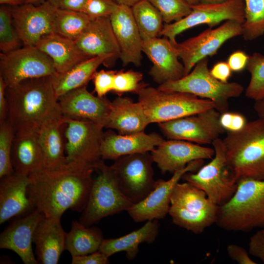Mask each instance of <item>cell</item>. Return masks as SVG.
<instances>
[{
	"label": "cell",
	"mask_w": 264,
	"mask_h": 264,
	"mask_svg": "<svg viewBox=\"0 0 264 264\" xmlns=\"http://www.w3.org/2000/svg\"><path fill=\"white\" fill-rule=\"evenodd\" d=\"M94 170L69 164L55 171L43 169L29 176L28 197L35 209L47 218L61 220L67 209L82 212L88 200Z\"/></svg>",
	"instance_id": "obj_1"
},
{
	"label": "cell",
	"mask_w": 264,
	"mask_h": 264,
	"mask_svg": "<svg viewBox=\"0 0 264 264\" xmlns=\"http://www.w3.org/2000/svg\"><path fill=\"white\" fill-rule=\"evenodd\" d=\"M8 120L15 134L37 132L48 121L64 117L51 76L25 80L7 87Z\"/></svg>",
	"instance_id": "obj_2"
},
{
	"label": "cell",
	"mask_w": 264,
	"mask_h": 264,
	"mask_svg": "<svg viewBox=\"0 0 264 264\" xmlns=\"http://www.w3.org/2000/svg\"><path fill=\"white\" fill-rule=\"evenodd\" d=\"M222 140L228 168L238 181L264 180V121L247 122L242 129L227 132Z\"/></svg>",
	"instance_id": "obj_3"
},
{
	"label": "cell",
	"mask_w": 264,
	"mask_h": 264,
	"mask_svg": "<svg viewBox=\"0 0 264 264\" xmlns=\"http://www.w3.org/2000/svg\"><path fill=\"white\" fill-rule=\"evenodd\" d=\"M216 223L230 232L264 228V180H239L232 197L219 206Z\"/></svg>",
	"instance_id": "obj_4"
},
{
	"label": "cell",
	"mask_w": 264,
	"mask_h": 264,
	"mask_svg": "<svg viewBox=\"0 0 264 264\" xmlns=\"http://www.w3.org/2000/svg\"><path fill=\"white\" fill-rule=\"evenodd\" d=\"M219 206L202 190L185 181L174 188L169 214L175 225L195 234L216 223Z\"/></svg>",
	"instance_id": "obj_5"
},
{
	"label": "cell",
	"mask_w": 264,
	"mask_h": 264,
	"mask_svg": "<svg viewBox=\"0 0 264 264\" xmlns=\"http://www.w3.org/2000/svg\"><path fill=\"white\" fill-rule=\"evenodd\" d=\"M157 88L163 91L186 92L210 100L220 114L228 111L229 100L239 97L244 90L239 83L222 82L214 77L208 67V57L198 61L186 75L160 85Z\"/></svg>",
	"instance_id": "obj_6"
},
{
	"label": "cell",
	"mask_w": 264,
	"mask_h": 264,
	"mask_svg": "<svg viewBox=\"0 0 264 264\" xmlns=\"http://www.w3.org/2000/svg\"><path fill=\"white\" fill-rule=\"evenodd\" d=\"M138 94L150 123H162L215 108L213 102L193 94L179 91H167L147 86Z\"/></svg>",
	"instance_id": "obj_7"
},
{
	"label": "cell",
	"mask_w": 264,
	"mask_h": 264,
	"mask_svg": "<svg viewBox=\"0 0 264 264\" xmlns=\"http://www.w3.org/2000/svg\"><path fill=\"white\" fill-rule=\"evenodd\" d=\"M95 170L98 175L93 179L87 204L79 220L87 227L106 217L127 211L133 205L120 189L110 166L101 159Z\"/></svg>",
	"instance_id": "obj_8"
},
{
	"label": "cell",
	"mask_w": 264,
	"mask_h": 264,
	"mask_svg": "<svg viewBox=\"0 0 264 264\" xmlns=\"http://www.w3.org/2000/svg\"><path fill=\"white\" fill-rule=\"evenodd\" d=\"M212 144L215 154L211 161L197 172L185 173L181 179L203 191L213 203L220 206L234 195L238 181L228 167L222 140L218 138Z\"/></svg>",
	"instance_id": "obj_9"
},
{
	"label": "cell",
	"mask_w": 264,
	"mask_h": 264,
	"mask_svg": "<svg viewBox=\"0 0 264 264\" xmlns=\"http://www.w3.org/2000/svg\"><path fill=\"white\" fill-rule=\"evenodd\" d=\"M65 118L67 164L95 170L102 159L100 148L104 127L87 119Z\"/></svg>",
	"instance_id": "obj_10"
},
{
	"label": "cell",
	"mask_w": 264,
	"mask_h": 264,
	"mask_svg": "<svg viewBox=\"0 0 264 264\" xmlns=\"http://www.w3.org/2000/svg\"><path fill=\"white\" fill-rule=\"evenodd\" d=\"M153 162L147 152L121 156L110 166L120 189L133 204L145 198L155 186Z\"/></svg>",
	"instance_id": "obj_11"
},
{
	"label": "cell",
	"mask_w": 264,
	"mask_h": 264,
	"mask_svg": "<svg viewBox=\"0 0 264 264\" xmlns=\"http://www.w3.org/2000/svg\"><path fill=\"white\" fill-rule=\"evenodd\" d=\"M191 7V12L181 20L164 24L159 36L168 38L176 45V36L194 26L207 24L213 28L223 21H234L242 23L244 21L243 0H228L219 3L200 2Z\"/></svg>",
	"instance_id": "obj_12"
},
{
	"label": "cell",
	"mask_w": 264,
	"mask_h": 264,
	"mask_svg": "<svg viewBox=\"0 0 264 264\" xmlns=\"http://www.w3.org/2000/svg\"><path fill=\"white\" fill-rule=\"evenodd\" d=\"M56 72L51 59L35 46H23L0 54V76L7 87L26 79L51 76Z\"/></svg>",
	"instance_id": "obj_13"
},
{
	"label": "cell",
	"mask_w": 264,
	"mask_h": 264,
	"mask_svg": "<svg viewBox=\"0 0 264 264\" xmlns=\"http://www.w3.org/2000/svg\"><path fill=\"white\" fill-rule=\"evenodd\" d=\"M220 113L215 108L158 123L169 139L182 140L199 145L210 144L226 131L220 123Z\"/></svg>",
	"instance_id": "obj_14"
},
{
	"label": "cell",
	"mask_w": 264,
	"mask_h": 264,
	"mask_svg": "<svg viewBox=\"0 0 264 264\" xmlns=\"http://www.w3.org/2000/svg\"><path fill=\"white\" fill-rule=\"evenodd\" d=\"M242 24L237 21H227L216 28H209L197 36L177 43L176 47L184 66V76L198 61L215 55L225 42L242 36Z\"/></svg>",
	"instance_id": "obj_15"
},
{
	"label": "cell",
	"mask_w": 264,
	"mask_h": 264,
	"mask_svg": "<svg viewBox=\"0 0 264 264\" xmlns=\"http://www.w3.org/2000/svg\"><path fill=\"white\" fill-rule=\"evenodd\" d=\"M204 160H196L173 173L168 180L158 179L154 190L142 200L133 204L127 211L131 218L136 222L164 218L169 214L171 197L176 184L184 174L196 172L201 167Z\"/></svg>",
	"instance_id": "obj_16"
},
{
	"label": "cell",
	"mask_w": 264,
	"mask_h": 264,
	"mask_svg": "<svg viewBox=\"0 0 264 264\" xmlns=\"http://www.w3.org/2000/svg\"><path fill=\"white\" fill-rule=\"evenodd\" d=\"M10 8L13 25L23 46H36L43 37L53 33L57 8L48 1L38 5L25 3Z\"/></svg>",
	"instance_id": "obj_17"
},
{
	"label": "cell",
	"mask_w": 264,
	"mask_h": 264,
	"mask_svg": "<svg viewBox=\"0 0 264 264\" xmlns=\"http://www.w3.org/2000/svg\"><path fill=\"white\" fill-rule=\"evenodd\" d=\"M78 47L88 57L105 59L103 65L113 67L120 59V50L110 17L91 20L79 37L75 41Z\"/></svg>",
	"instance_id": "obj_18"
},
{
	"label": "cell",
	"mask_w": 264,
	"mask_h": 264,
	"mask_svg": "<svg viewBox=\"0 0 264 264\" xmlns=\"http://www.w3.org/2000/svg\"><path fill=\"white\" fill-rule=\"evenodd\" d=\"M142 52L153 64L149 74L159 85L184 76L176 46L166 37L143 40Z\"/></svg>",
	"instance_id": "obj_19"
},
{
	"label": "cell",
	"mask_w": 264,
	"mask_h": 264,
	"mask_svg": "<svg viewBox=\"0 0 264 264\" xmlns=\"http://www.w3.org/2000/svg\"><path fill=\"white\" fill-rule=\"evenodd\" d=\"M151 154L162 174H173L194 160L212 159L215 151L191 142L169 139L156 147Z\"/></svg>",
	"instance_id": "obj_20"
},
{
	"label": "cell",
	"mask_w": 264,
	"mask_h": 264,
	"mask_svg": "<svg viewBox=\"0 0 264 264\" xmlns=\"http://www.w3.org/2000/svg\"><path fill=\"white\" fill-rule=\"evenodd\" d=\"M58 101L64 117L88 120L105 128L111 102L106 97L94 96L84 86L60 96Z\"/></svg>",
	"instance_id": "obj_21"
},
{
	"label": "cell",
	"mask_w": 264,
	"mask_h": 264,
	"mask_svg": "<svg viewBox=\"0 0 264 264\" xmlns=\"http://www.w3.org/2000/svg\"><path fill=\"white\" fill-rule=\"evenodd\" d=\"M112 28L118 42L122 65L135 66L141 65L143 39L135 22L131 7L118 4L110 17Z\"/></svg>",
	"instance_id": "obj_22"
},
{
	"label": "cell",
	"mask_w": 264,
	"mask_h": 264,
	"mask_svg": "<svg viewBox=\"0 0 264 264\" xmlns=\"http://www.w3.org/2000/svg\"><path fill=\"white\" fill-rule=\"evenodd\" d=\"M45 217L35 209L15 220L0 235V248L15 252L24 264H39L32 247L33 237L39 222Z\"/></svg>",
	"instance_id": "obj_23"
},
{
	"label": "cell",
	"mask_w": 264,
	"mask_h": 264,
	"mask_svg": "<svg viewBox=\"0 0 264 264\" xmlns=\"http://www.w3.org/2000/svg\"><path fill=\"white\" fill-rule=\"evenodd\" d=\"M165 139L158 133L143 132L117 134L111 130L104 132L100 153L102 159L115 160L121 156L153 151Z\"/></svg>",
	"instance_id": "obj_24"
},
{
	"label": "cell",
	"mask_w": 264,
	"mask_h": 264,
	"mask_svg": "<svg viewBox=\"0 0 264 264\" xmlns=\"http://www.w3.org/2000/svg\"><path fill=\"white\" fill-rule=\"evenodd\" d=\"M29 176L14 172L0 178V224L13 217L26 215L35 209L27 195Z\"/></svg>",
	"instance_id": "obj_25"
},
{
	"label": "cell",
	"mask_w": 264,
	"mask_h": 264,
	"mask_svg": "<svg viewBox=\"0 0 264 264\" xmlns=\"http://www.w3.org/2000/svg\"><path fill=\"white\" fill-rule=\"evenodd\" d=\"M66 234L61 220L44 217L39 222L33 237L39 264H58L62 252L65 250Z\"/></svg>",
	"instance_id": "obj_26"
},
{
	"label": "cell",
	"mask_w": 264,
	"mask_h": 264,
	"mask_svg": "<svg viewBox=\"0 0 264 264\" xmlns=\"http://www.w3.org/2000/svg\"><path fill=\"white\" fill-rule=\"evenodd\" d=\"M150 124L141 105L130 98L118 96L111 102L105 128L125 135L143 132Z\"/></svg>",
	"instance_id": "obj_27"
},
{
	"label": "cell",
	"mask_w": 264,
	"mask_h": 264,
	"mask_svg": "<svg viewBox=\"0 0 264 264\" xmlns=\"http://www.w3.org/2000/svg\"><path fill=\"white\" fill-rule=\"evenodd\" d=\"M66 118L51 120L37 132L43 156V169L55 171L67 164L65 154L64 130Z\"/></svg>",
	"instance_id": "obj_28"
},
{
	"label": "cell",
	"mask_w": 264,
	"mask_h": 264,
	"mask_svg": "<svg viewBox=\"0 0 264 264\" xmlns=\"http://www.w3.org/2000/svg\"><path fill=\"white\" fill-rule=\"evenodd\" d=\"M35 46L51 59L58 73L66 72L90 58L81 50L75 41L54 33L43 37Z\"/></svg>",
	"instance_id": "obj_29"
},
{
	"label": "cell",
	"mask_w": 264,
	"mask_h": 264,
	"mask_svg": "<svg viewBox=\"0 0 264 264\" xmlns=\"http://www.w3.org/2000/svg\"><path fill=\"white\" fill-rule=\"evenodd\" d=\"M158 220H148L141 228L122 237L104 239L99 248L108 257L124 251L129 260L135 259L139 252V244L154 242L159 233Z\"/></svg>",
	"instance_id": "obj_30"
},
{
	"label": "cell",
	"mask_w": 264,
	"mask_h": 264,
	"mask_svg": "<svg viewBox=\"0 0 264 264\" xmlns=\"http://www.w3.org/2000/svg\"><path fill=\"white\" fill-rule=\"evenodd\" d=\"M11 160L15 172L26 176L43 169V156L37 132L15 134Z\"/></svg>",
	"instance_id": "obj_31"
},
{
	"label": "cell",
	"mask_w": 264,
	"mask_h": 264,
	"mask_svg": "<svg viewBox=\"0 0 264 264\" xmlns=\"http://www.w3.org/2000/svg\"><path fill=\"white\" fill-rule=\"evenodd\" d=\"M105 60L104 58L101 57H91L66 72H56L52 74L51 80L57 97L59 98L70 91L86 86L97 68L101 64L103 65Z\"/></svg>",
	"instance_id": "obj_32"
},
{
	"label": "cell",
	"mask_w": 264,
	"mask_h": 264,
	"mask_svg": "<svg viewBox=\"0 0 264 264\" xmlns=\"http://www.w3.org/2000/svg\"><path fill=\"white\" fill-rule=\"evenodd\" d=\"M104 239L99 228L87 227L79 221L74 220L70 231L66 234L65 250L72 256L92 253L99 250Z\"/></svg>",
	"instance_id": "obj_33"
},
{
	"label": "cell",
	"mask_w": 264,
	"mask_h": 264,
	"mask_svg": "<svg viewBox=\"0 0 264 264\" xmlns=\"http://www.w3.org/2000/svg\"><path fill=\"white\" fill-rule=\"evenodd\" d=\"M131 8L143 40L159 36L164 26L163 21L160 13L148 0H141Z\"/></svg>",
	"instance_id": "obj_34"
},
{
	"label": "cell",
	"mask_w": 264,
	"mask_h": 264,
	"mask_svg": "<svg viewBox=\"0 0 264 264\" xmlns=\"http://www.w3.org/2000/svg\"><path fill=\"white\" fill-rule=\"evenodd\" d=\"M90 21L91 19L81 11L57 9L53 23V33L76 41Z\"/></svg>",
	"instance_id": "obj_35"
},
{
	"label": "cell",
	"mask_w": 264,
	"mask_h": 264,
	"mask_svg": "<svg viewBox=\"0 0 264 264\" xmlns=\"http://www.w3.org/2000/svg\"><path fill=\"white\" fill-rule=\"evenodd\" d=\"M244 21L242 34L246 41H252L264 35V0H243Z\"/></svg>",
	"instance_id": "obj_36"
},
{
	"label": "cell",
	"mask_w": 264,
	"mask_h": 264,
	"mask_svg": "<svg viewBox=\"0 0 264 264\" xmlns=\"http://www.w3.org/2000/svg\"><path fill=\"white\" fill-rule=\"evenodd\" d=\"M246 68L250 74L245 96L254 101L264 98V55L254 52L249 56Z\"/></svg>",
	"instance_id": "obj_37"
},
{
	"label": "cell",
	"mask_w": 264,
	"mask_h": 264,
	"mask_svg": "<svg viewBox=\"0 0 264 264\" xmlns=\"http://www.w3.org/2000/svg\"><path fill=\"white\" fill-rule=\"evenodd\" d=\"M22 43L13 25L10 6L0 7V50L6 53L21 47Z\"/></svg>",
	"instance_id": "obj_38"
},
{
	"label": "cell",
	"mask_w": 264,
	"mask_h": 264,
	"mask_svg": "<svg viewBox=\"0 0 264 264\" xmlns=\"http://www.w3.org/2000/svg\"><path fill=\"white\" fill-rule=\"evenodd\" d=\"M15 133L8 119L0 123V178L15 172L11 152Z\"/></svg>",
	"instance_id": "obj_39"
},
{
	"label": "cell",
	"mask_w": 264,
	"mask_h": 264,
	"mask_svg": "<svg viewBox=\"0 0 264 264\" xmlns=\"http://www.w3.org/2000/svg\"><path fill=\"white\" fill-rule=\"evenodd\" d=\"M148 0L160 13L165 24L177 22L192 11L191 5L184 0Z\"/></svg>",
	"instance_id": "obj_40"
},
{
	"label": "cell",
	"mask_w": 264,
	"mask_h": 264,
	"mask_svg": "<svg viewBox=\"0 0 264 264\" xmlns=\"http://www.w3.org/2000/svg\"><path fill=\"white\" fill-rule=\"evenodd\" d=\"M143 78L142 72L132 69L117 71L114 76L112 91L118 96L126 92L137 94L141 89L148 86L147 84L142 82Z\"/></svg>",
	"instance_id": "obj_41"
},
{
	"label": "cell",
	"mask_w": 264,
	"mask_h": 264,
	"mask_svg": "<svg viewBox=\"0 0 264 264\" xmlns=\"http://www.w3.org/2000/svg\"><path fill=\"white\" fill-rule=\"evenodd\" d=\"M118 5L112 0H85L81 12L91 20L110 17Z\"/></svg>",
	"instance_id": "obj_42"
},
{
	"label": "cell",
	"mask_w": 264,
	"mask_h": 264,
	"mask_svg": "<svg viewBox=\"0 0 264 264\" xmlns=\"http://www.w3.org/2000/svg\"><path fill=\"white\" fill-rule=\"evenodd\" d=\"M116 70H101L96 71L92 76L91 80L94 86V91L99 97H105L109 92L112 91L113 88L114 76Z\"/></svg>",
	"instance_id": "obj_43"
},
{
	"label": "cell",
	"mask_w": 264,
	"mask_h": 264,
	"mask_svg": "<svg viewBox=\"0 0 264 264\" xmlns=\"http://www.w3.org/2000/svg\"><path fill=\"white\" fill-rule=\"evenodd\" d=\"M220 123L226 132H237L243 128L247 123L242 114L234 112L226 111L220 114Z\"/></svg>",
	"instance_id": "obj_44"
},
{
	"label": "cell",
	"mask_w": 264,
	"mask_h": 264,
	"mask_svg": "<svg viewBox=\"0 0 264 264\" xmlns=\"http://www.w3.org/2000/svg\"><path fill=\"white\" fill-rule=\"evenodd\" d=\"M248 252L264 264V228L259 229L249 239Z\"/></svg>",
	"instance_id": "obj_45"
},
{
	"label": "cell",
	"mask_w": 264,
	"mask_h": 264,
	"mask_svg": "<svg viewBox=\"0 0 264 264\" xmlns=\"http://www.w3.org/2000/svg\"><path fill=\"white\" fill-rule=\"evenodd\" d=\"M226 252L229 257L239 264H256L249 256L248 251L243 247L236 244L227 246Z\"/></svg>",
	"instance_id": "obj_46"
},
{
	"label": "cell",
	"mask_w": 264,
	"mask_h": 264,
	"mask_svg": "<svg viewBox=\"0 0 264 264\" xmlns=\"http://www.w3.org/2000/svg\"><path fill=\"white\" fill-rule=\"evenodd\" d=\"M109 263V257L99 250L85 255L72 256V264H108Z\"/></svg>",
	"instance_id": "obj_47"
},
{
	"label": "cell",
	"mask_w": 264,
	"mask_h": 264,
	"mask_svg": "<svg viewBox=\"0 0 264 264\" xmlns=\"http://www.w3.org/2000/svg\"><path fill=\"white\" fill-rule=\"evenodd\" d=\"M249 56L242 51L232 53L227 59V64L232 71L239 72L246 68Z\"/></svg>",
	"instance_id": "obj_48"
},
{
	"label": "cell",
	"mask_w": 264,
	"mask_h": 264,
	"mask_svg": "<svg viewBox=\"0 0 264 264\" xmlns=\"http://www.w3.org/2000/svg\"><path fill=\"white\" fill-rule=\"evenodd\" d=\"M232 71L227 63L224 62L216 64L210 70V73L214 77L225 83L228 82Z\"/></svg>",
	"instance_id": "obj_49"
},
{
	"label": "cell",
	"mask_w": 264,
	"mask_h": 264,
	"mask_svg": "<svg viewBox=\"0 0 264 264\" xmlns=\"http://www.w3.org/2000/svg\"><path fill=\"white\" fill-rule=\"evenodd\" d=\"M85 0H46L57 9L81 11Z\"/></svg>",
	"instance_id": "obj_50"
},
{
	"label": "cell",
	"mask_w": 264,
	"mask_h": 264,
	"mask_svg": "<svg viewBox=\"0 0 264 264\" xmlns=\"http://www.w3.org/2000/svg\"><path fill=\"white\" fill-rule=\"evenodd\" d=\"M7 87V84L0 76V123L8 119V104L5 95Z\"/></svg>",
	"instance_id": "obj_51"
},
{
	"label": "cell",
	"mask_w": 264,
	"mask_h": 264,
	"mask_svg": "<svg viewBox=\"0 0 264 264\" xmlns=\"http://www.w3.org/2000/svg\"><path fill=\"white\" fill-rule=\"evenodd\" d=\"M254 109L259 118L264 121V98L255 101Z\"/></svg>",
	"instance_id": "obj_52"
},
{
	"label": "cell",
	"mask_w": 264,
	"mask_h": 264,
	"mask_svg": "<svg viewBox=\"0 0 264 264\" xmlns=\"http://www.w3.org/2000/svg\"><path fill=\"white\" fill-rule=\"evenodd\" d=\"M25 3L26 0H0V4L11 6H18Z\"/></svg>",
	"instance_id": "obj_53"
},
{
	"label": "cell",
	"mask_w": 264,
	"mask_h": 264,
	"mask_svg": "<svg viewBox=\"0 0 264 264\" xmlns=\"http://www.w3.org/2000/svg\"><path fill=\"white\" fill-rule=\"evenodd\" d=\"M141 0H116V2L120 4H124L132 7L136 3Z\"/></svg>",
	"instance_id": "obj_54"
},
{
	"label": "cell",
	"mask_w": 264,
	"mask_h": 264,
	"mask_svg": "<svg viewBox=\"0 0 264 264\" xmlns=\"http://www.w3.org/2000/svg\"><path fill=\"white\" fill-rule=\"evenodd\" d=\"M228 0H200L203 3H219L225 2Z\"/></svg>",
	"instance_id": "obj_55"
},
{
	"label": "cell",
	"mask_w": 264,
	"mask_h": 264,
	"mask_svg": "<svg viewBox=\"0 0 264 264\" xmlns=\"http://www.w3.org/2000/svg\"><path fill=\"white\" fill-rule=\"evenodd\" d=\"M26 3H29L36 5H38L44 2L46 0H26Z\"/></svg>",
	"instance_id": "obj_56"
},
{
	"label": "cell",
	"mask_w": 264,
	"mask_h": 264,
	"mask_svg": "<svg viewBox=\"0 0 264 264\" xmlns=\"http://www.w3.org/2000/svg\"><path fill=\"white\" fill-rule=\"evenodd\" d=\"M184 0L191 5L197 4L200 2V0Z\"/></svg>",
	"instance_id": "obj_57"
},
{
	"label": "cell",
	"mask_w": 264,
	"mask_h": 264,
	"mask_svg": "<svg viewBox=\"0 0 264 264\" xmlns=\"http://www.w3.org/2000/svg\"><path fill=\"white\" fill-rule=\"evenodd\" d=\"M114 0V1H116V0Z\"/></svg>",
	"instance_id": "obj_58"
}]
</instances>
